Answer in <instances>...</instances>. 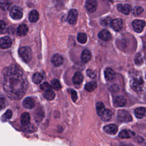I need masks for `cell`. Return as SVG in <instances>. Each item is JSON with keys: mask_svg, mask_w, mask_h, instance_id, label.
I'll list each match as a JSON object with an SVG mask.
<instances>
[{"mask_svg": "<svg viewBox=\"0 0 146 146\" xmlns=\"http://www.w3.org/2000/svg\"><path fill=\"white\" fill-rule=\"evenodd\" d=\"M97 1L95 0H88L86 2V7L90 13H94L95 11L97 9Z\"/></svg>", "mask_w": 146, "mask_h": 146, "instance_id": "30bf717a", "label": "cell"}, {"mask_svg": "<svg viewBox=\"0 0 146 146\" xmlns=\"http://www.w3.org/2000/svg\"><path fill=\"white\" fill-rule=\"evenodd\" d=\"M117 119L120 122H129L132 120V118L129 113L125 110H119L117 115Z\"/></svg>", "mask_w": 146, "mask_h": 146, "instance_id": "277c9868", "label": "cell"}, {"mask_svg": "<svg viewBox=\"0 0 146 146\" xmlns=\"http://www.w3.org/2000/svg\"><path fill=\"white\" fill-rule=\"evenodd\" d=\"M18 53L21 58L25 62H29L31 60L32 58V52L31 48L29 47H21L18 50Z\"/></svg>", "mask_w": 146, "mask_h": 146, "instance_id": "3957f363", "label": "cell"}, {"mask_svg": "<svg viewBox=\"0 0 146 146\" xmlns=\"http://www.w3.org/2000/svg\"><path fill=\"white\" fill-rule=\"evenodd\" d=\"M43 75L39 72H36L33 75L32 80L35 84L40 83L43 80Z\"/></svg>", "mask_w": 146, "mask_h": 146, "instance_id": "4316f807", "label": "cell"}, {"mask_svg": "<svg viewBox=\"0 0 146 146\" xmlns=\"http://www.w3.org/2000/svg\"><path fill=\"white\" fill-rule=\"evenodd\" d=\"M71 99L74 102H75L78 98L77 93L75 90H71Z\"/></svg>", "mask_w": 146, "mask_h": 146, "instance_id": "60d3db41", "label": "cell"}, {"mask_svg": "<svg viewBox=\"0 0 146 146\" xmlns=\"http://www.w3.org/2000/svg\"><path fill=\"white\" fill-rule=\"evenodd\" d=\"M130 86L135 91H141L144 89V81L141 76H133L130 80Z\"/></svg>", "mask_w": 146, "mask_h": 146, "instance_id": "7a4b0ae2", "label": "cell"}, {"mask_svg": "<svg viewBox=\"0 0 146 146\" xmlns=\"http://www.w3.org/2000/svg\"><path fill=\"white\" fill-rule=\"evenodd\" d=\"M6 29V23L3 21H0V33L2 34L4 33Z\"/></svg>", "mask_w": 146, "mask_h": 146, "instance_id": "f35d334b", "label": "cell"}, {"mask_svg": "<svg viewBox=\"0 0 146 146\" xmlns=\"http://www.w3.org/2000/svg\"><path fill=\"white\" fill-rule=\"evenodd\" d=\"M144 61V58L143 57V55L139 53L137 54H136V57L135 58V62L136 64H140L141 63H143Z\"/></svg>", "mask_w": 146, "mask_h": 146, "instance_id": "e575fe53", "label": "cell"}, {"mask_svg": "<svg viewBox=\"0 0 146 146\" xmlns=\"http://www.w3.org/2000/svg\"><path fill=\"white\" fill-rule=\"evenodd\" d=\"M29 21L31 22H36L39 19V13L36 10H32L29 15Z\"/></svg>", "mask_w": 146, "mask_h": 146, "instance_id": "d4e9b609", "label": "cell"}, {"mask_svg": "<svg viewBox=\"0 0 146 146\" xmlns=\"http://www.w3.org/2000/svg\"><path fill=\"white\" fill-rule=\"evenodd\" d=\"M22 104L25 108L31 109L35 106V102L33 98L30 97H27L23 100Z\"/></svg>", "mask_w": 146, "mask_h": 146, "instance_id": "e0dca14e", "label": "cell"}, {"mask_svg": "<svg viewBox=\"0 0 146 146\" xmlns=\"http://www.w3.org/2000/svg\"><path fill=\"white\" fill-rule=\"evenodd\" d=\"M28 27L25 24H21L20 25H19V26L17 28V34L19 36H25L27 34V32H28Z\"/></svg>", "mask_w": 146, "mask_h": 146, "instance_id": "d6986e66", "label": "cell"}, {"mask_svg": "<svg viewBox=\"0 0 146 146\" xmlns=\"http://www.w3.org/2000/svg\"><path fill=\"white\" fill-rule=\"evenodd\" d=\"M135 115L138 119L143 118L145 115V107H139L135 110Z\"/></svg>", "mask_w": 146, "mask_h": 146, "instance_id": "603a6c76", "label": "cell"}, {"mask_svg": "<svg viewBox=\"0 0 146 146\" xmlns=\"http://www.w3.org/2000/svg\"><path fill=\"white\" fill-rule=\"evenodd\" d=\"M12 43V40L9 36H5L0 38V47L2 49H7L10 48L11 46Z\"/></svg>", "mask_w": 146, "mask_h": 146, "instance_id": "ba28073f", "label": "cell"}, {"mask_svg": "<svg viewBox=\"0 0 146 146\" xmlns=\"http://www.w3.org/2000/svg\"><path fill=\"white\" fill-rule=\"evenodd\" d=\"M83 80V76L80 72H76L72 78V82L75 84H80Z\"/></svg>", "mask_w": 146, "mask_h": 146, "instance_id": "7402d4cb", "label": "cell"}, {"mask_svg": "<svg viewBox=\"0 0 146 146\" xmlns=\"http://www.w3.org/2000/svg\"><path fill=\"white\" fill-rule=\"evenodd\" d=\"M111 21H112L111 18H110V17H106V18H103L101 21L100 23H101L102 25H103L104 26H107L110 25Z\"/></svg>", "mask_w": 146, "mask_h": 146, "instance_id": "d590c367", "label": "cell"}, {"mask_svg": "<svg viewBox=\"0 0 146 146\" xmlns=\"http://www.w3.org/2000/svg\"><path fill=\"white\" fill-rule=\"evenodd\" d=\"M6 99L3 96H0V110L3 109L6 107Z\"/></svg>", "mask_w": 146, "mask_h": 146, "instance_id": "ab89813d", "label": "cell"}, {"mask_svg": "<svg viewBox=\"0 0 146 146\" xmlns=\"http://www.w3.org/2000/svg\"><path fill=\"white\" fill-rule=\"evenodd\" d=\"M121 146H133V145H123Z\"/></svg>", "mask_w": 146, "mask_h": 146, "instance_id": "b9f144b4", "label": "cell"}, {"mask_svg": "<svg viewBox=\"0 0 146 146\" xmlns=\"http://www.w3.org/2000/svg\"><path fill=\"white\" fill-rule=\"evenodd\" d=\"M86 73H87V75L90 78H92V79H94L96 77V72L94 70H92L91 69H88L87 70V71H86Z\"/></svg>", "mask_w": 146, "mask_h": 146, "instance_id": "8d00e7d4", "label": "cell"}, {"mask_svg": "<svg viewBox=\"0 0 146 146\" xmlns=\"http://www.w3.org/2000/svg\"><path fill=\"white\" fill-rule=\"evenodd\" d=\"M103 129H104V131L106 133L111 134V135L116 134L118 131V128H117V125L114 124H111L107 125L105 127H104Z\"/></svg>", "mask_w": 146, "mask_h": 146, "instance_id": "4fadbf2b", "label": "cell"}, {"mask_svg": "<svg viewBox=\"0 0 146 146\" xmlns=\"http://www.w3.org/2000/svg\"><path fill=\"white\" fill-rule=\"evenodd\" d=\"M77 40L80 43H85L87 40V35L83 33H79L77 35Z\"/></svg>", "mask_w": 146, "mask_h": 146, "instance_id": "f546056e", "label": "cell"}, {"mask_svg": "<svg viewBox=\"0 0 146 146\" xmlns=\"http://www.w3.org/2000/svg\"><path fill=\"white\" fill-rule=\"evenodd\" d=\"M96 111L99 116H101L103 112L105 111V107L104 104L102 102H98L96 104Z\"/></svg>", "mask_w": 146, "mask_h": 146, "instance_id": "83f0119b", "label": "cell"}, {"mask_svg": "<svg viewBox=\"0 0 146 146\" xmlns=\"http://www.w3.org/2000/svg\"><path fill=\"white\" fill-rule=\"evenodd\" d=\"M51 87L55 90H59L61 88L62 86L59 81L56 79H54L51 80Z\"/></svg>", "mask_w": 146, "mask_h": 146, "instance_id": "4dcf8cb0", "label": "cell"}, {"mask_svg": "<svg viewBox=\"0 0 146 146\" xmlns=\"http://www.w3.org/2000/svg\"><path fill=\"white\" fill-rule=\"evenodd\" d=\"M91 59V53L88 50H84L81 54V60L83 63H87Z\"/></svg>", "mask_w": 146, "mask_h": 146, "instance_id": "ffe728a7", "label": "cell"}, {"mask_svg": "<svg viewBox=\"0 0 146 146\" xmlns=\"http://www.w3.org/2000/svg\"><path fill=\"white\" fill-rule=\"evenodd\" d=\"M117 10L124 14L128 15L131 11V7L129 4H119L117 6Z\"/></svg>", "mask_w": 146, "mask_h": 146, "instance_id": "2e32d148", "label": "cell"}, {"mask_svg": "<svg viewBox=\"0 0 146 146\" xmlns=\"http://www.w3.org/2000/svg\"><path fill=\"white\" fill-rule=\"evenodd\" d=\"M10 6V2L6 1H2L0 2V7L4 11L7 10Z\"/></svg>", "mask_w": 146, "mask_h": 146, "instance_id": "d6a6232c", "label": "cell"}, {"mask_svg": "<svg viewBox=\"0 0 146 146\" xmlns=\"http://www.w3.org/2000/svg\"><path fill=\"white\" fill-rule=\"evenodd\" d=\"M3 86L7 96L13 100L21 99L27 89L28 83L22 70L13 64L2 71Z\"/></svg>", "mask_w": 146, "mask_h": 146, "instance_id": "6da1fadb", "label": "cell"}, {"mask_svg": "<svg viewBox=\"0 0 146 146\" xmlns=\"http://www.w3.org/2000/svg\"><path fill=\"white\" fill-rule=\"evenodd\" d=\"M104 76L107 81H111L115 78V73L112 68L107 67L104 70Z\"/></svg>", "mask_w": 146, "mask_h": 146, "instance_id": "ac0fdd59", "label": "cell"}, {"mask_svg": "<svg viewBox=\"0 0 146 146\" xmlns=\"http://www.w3.org/2000/svg\"><path fill=\"white\" fill-rule=\"evenodd\" d=\"M51 62L55 66H59L62 64L63 62V58L60 54H56L52 56Z\"/></svg>", "mask_w": 146, "mask_h": 146, "instance_id": "5bb4252c", "label": "cell"}, {"mask_svg": "<svg viewBox=\"0 0 146 146\" xmlns=\"http://www.w3.org/2000/svg\"><path fill=\"white\" fill-rule=\"evenodd\" d=\"M97 87V83L96 82L91 81L85 84L84 89L88 92H92Z\"/></svg>", "mask_w": 146, "mask_h": 146, "instance_id": "cb8c5ba5", "label": "cell"}, {"mask_svg": "<svg viewBox=\"0 0 146 146\" xmlns=\"http://www.w3.org/2000/svg\"><path fill=\"white\" fill-rule=\"evenodd\" d=\"M112 116V112L110 110H105L102 115L100 116L102 119L103 121H108L111 120Z\"/></svg>", "mask_w": 146, "mask_h": 146, "instance_id": "484cf974", "label": "cell"}, {"mask_svg": "<svg viewBox=\"0 0 146 146\" xmlns=\"http://www.w3.org/2000/svg\"><path fill=\"white\" fill-rule=\"evenodd\" d=\"M43 96L46 99H47L48 100H51L55 98V94L54 92L52 90H48V91H44L43 92Z\"/></svg>", "mask_w": 146, "mask_h": 146, "instance_id": "f1b7e54d", "label": "cell"}, {"mask_svg": "<svg viewBox=\"0 0 146 146\" xmlns=\"http://www.w3.org/2000/svg\"><path fill=\"white\" fill-rule=\"evenodd\" d=\"M135 135V132L129 129H123L119 133V137L121 139L131 138Z\"/></svg>", "mask_w": 146, "mask_h": 146, "instance_id": "9a60e30c", "label": "cell"}, {"mask_svg": "<svg viewBox=\"0 0 146 146\" xmlns=\"http://www.w3.org/2000/svg\"><path fill=\"white\" fill-rule=\"evenodd\" d=\"M30 121V116L29 113L24 112L21 116V122L22 125L25 127L29 125Z\"/></svg>", "mask_w": 146, "mask_h": 146, "instance_id": "44dd1931", "label": "cell"}, {"mask_svg": "<svg viewBox=\"0 0 146 146\" xmlns=\"http://www.w3.org/2000/svg\"><path fill=\"white\" fill-rule=\"evenodd\" d=\"M12 115H13V112H12L11 110H8L4 113L3 118L5 119H10L12 117Z\"/></svg>", "mask_w": 146, "mask_h": 146, "instance_id": "74e56055", "label": "cell"}, {"mask_svg": "<svg viewBox=\"0 0 146 146\" xmlns=\"http://www.w3.org/2000/svg\"><path fill=\"white\" fill-rule=\"evenodd\" d=\"M110 26L113 30H114L116 31H119L122 29L123 21L120 18L115 19L111 21Z\"/></svg>", "mask_w": 146, "mask_h": 146, "instance_id": "9c48e42d", "label": "cell"}, {"mask_svg": "<svg viewBox=\"0 0 146 146\" xmlns=\"http://www.w3.org/2000/svg\"><path fill=\"white\" fill-rule=\"evenodd\" d=\"M40 88L44 92L48 90H52L51 86H50V84H48L47 82H44L42 84H41L40 86Z\"/></svg>", "mask_w": 146, "mask_h": 146, "instance_id": "836d02e7", "label": "cell"}, {"mask_svg": "<svg viewBox=\"0 0 146 146\" xmlns=\"http://www.w3.org/2000/svg\"><path fill=\"white\" fill-rule=\"evenodd\" d=\"M98 37L101 40L107 42L111 39V35L107 30L103 29L98 34Z\"/></svg>", "mask_w": 146, "mask_h": 146, "instance_id": "7c38bea8", "label": "cell"}, {"mask_svg": "<svg viewBox=\"0 0 146 146\" xmlns=\"http://www.w3.org/2000/svg\"><path fill=\"white\" fill-rule=\"evenodd\" d=\"M143 11H144L143 9L141 7L136 6L132 9V13L135 16H138V15H140L141 14H142Z\"/></svg>", "mask_w": 146, "mask_h": 146, "instance_id": "1f68e13d", "label": "cell"}, {"mask_svg": "<svg viewBox=\"0 0 146 146\" xmlns=\"http://www.w3.org/2000/svg\"><path fill=\"white\" fill-rule=\"evenodd\" d=\"M10 15L13 19H20L23 16L22 10L18 6H14L11 8L10 10Z\"/></svg>", "mask_w": 146, "mask_h": 146, "instance_id": "5b68a950", "label": "cell"}, {"mask_svg": "<svg viewBox=\"0 0 146 146\" xmlns=\"http://www.w3.org/2000/svg\"><path fill=\"white\" fill-rule=\"evenodd\" d=\"M132 25L135 31L140 33L143 31L145 26V22L143 20L135 19L132 22Z\"/></svg>", "mask_w": 146, "mask_h": 146, "instance_id": "52a82bcc", "label": "cell"}, {"mask_svg": "<svg viewBox=\"0 0 146 146\" xmlns=\"http://www.w3.org/2000/svg\"><path fill=\"white\" fill-rule=\"evenodd\" d=\"M78 16V11L76 9H71L67 15V21L71 25H75L77 22Z\"/></svg>", "mask_w": 146, "mask_h": 146, "instance_id": "8992f818", "label": "cell"}, {"mask_svg": "<svg viewBox=\"0 0 146 146\" xmlns=\"http://www.w3.org/2000/svg\"><path fill=\"white\" fill-rule=\"evenodd\" d=\"M127 102L126 99L123 96H117L113 99V104L117 107H123L125 105Z\"/></svg>", "mask_w": 146, "mask_h": 146, "instance_id": "8fae6325", "label": "cell"}]
</instances>
